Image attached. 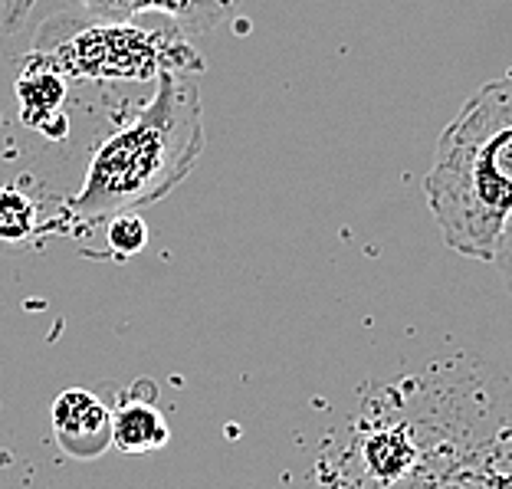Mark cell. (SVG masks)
Segmentation results:
<instances>
[{"label":"cell","mask_w":512,"mask_h":489,"mask_svg":"<svg viewBox=\"0 0 512 489\" xmlns=\"http://www.w3.org/2000/svg\"><path fill=\"white\" fill-rule=\"evenodd\" d=\"M424 194L447 247L493 263L512 214V73L476 89L447 122Z\"/></svg>","instance_id":"6da1fadb"},{"label":"cell","mask_w":512,"mask_h":489,"mask_svg":"<svg viewBox=\"0 0 512 489\" xmlns=\"http://www.w3.org/2000/svg\"><path fill=\"white\" fill-rule=\"evenodd\" d=\"M204 145L197 79L191 73H161L145 106L92 151L83 188L69 197V207L79 217L109 220L158 204L194 171Z\"/></svg>","instance_id":"7a4b0ae2"},{"label":"cell","mask_w":512,"mask_h":489,"mask_svg":"<svg viewBox=\"0 0 512 489\" xmlns=\"http://www.w3.org/2000/svg\"><path fill=\"white\" fill-rule=\"evenodd\" d=\"M30 53L66 79L99 83H148L161 73H204V56L191 46L188 33L165 17L109 20L86 14L79 23L53 17L40 27Z\"/></svg>","instance_id":"3957f363"},{"label":"cell","mask_w":512,"mask_h":489,"mask_svg":"<svg viewBox=\"0 0 512 489\" xmlns=\"http://www.w3.org/2000/svg\"><path fill=\"white\" fill-rule=\"evenodd\" d=\"M40 0H0V27L14 33L30 17ZM89 17L132 20V17H165L188 37H201L220 27L243 0H76Z\"/></svg>","instance_id":"277c9868"},{"label":"cell","mask_w":512,"mask_h":489,"mask_svg":"<svg viewBox=\"0 0 512 489\" xmlns=\"http://www.w3.org/2000/svg\"><path fill=\"white\" fill-rule=\"evenodd\" d=\"M53 437L76 460H99L112 447V407L89 388H66L50 411Z\"/></svg>","instance_id":"5b68a950"},{"label":"cell","mask_w":512,"mask_h":489,"mask_svg":"<svg viewBox=\"0 0 512 489\" xmlns=\"http://www.w3.org/2000/svg\"><path fill=\"white\" fill-rule=\"evenodd\" d=\"M17 99H20V119L27 128L50 138L66 135V115H63V99H66V76L56 73L50 63H43L40 56H27L17 79Z\"/></svg>","instance_id":"8992f818"},{"label":"cell","mask_w":512,"mask_h":489,"mask_svg":"<svg viewBox=\"0 0 512 489\" xmlns=\"http://www.w3.org/2000/svg\"><path fill=\"white\" fill-rule=\"evenodd\" d=\"M171 427L165 414L145 398H128L112 411V447L122 453H155L168 447Z\"/></svg>","instance_id":"52a82bcc"},{"label":"cell","mask_w":512,"mask_h":489,"mask_svg":"<svg viewBox=\"0 0 512 489\" xmlns=\"http://www.w3.org/2000/svg\"><path fill=\"white\" fill-rule=\"evenodd\" d=\"M37 230V204L14 188H0V240L20 243Z\"/></svg>","instance_id":"ba28073f"},{"label":"cell","mask_w":512,"mask_h":489,"mask_svg":"<svg viewBox=\"0 0 512 489\" xmlns=\"http://www.w3.org/2000/svg\"><path fill=\"white\" fill-rule=\"evenodd\" d=\"M106 224H109L106 227V240L119 256H135V253H142L148 247V227L135 211L115 214V217L106 220Z\"/></svg>","instance_id":"9c48e42d"},{"label":"cell","mask_w":512,"mask_h":489,"mask_svg":"<svg viewBox=\"0 0 512 489\" xmlns=\"http://www.w3.org/2000/svg\"><path fill=\"white\" fill-rule=\"evenodd\" d=\"M493 266L499 270V276H503L506 289L512 293V214L506 217L503 234H499V240H496V250H493Z\"/></svg>","instance_id":"30bf717a"},{"label":"cell","mask_w":512,"mask_h":489,"mask_svg":"<svg viewBox=\"0 0 512 489\" xmlns=\"http://www.w3.org/2000/svg\"><path fill=\"white\" fill-rule=\"evenodd\" d=\"M483 483H486V489H512V476L509 473H486Z\"/></svg>","instance_id":"8fae6325"}]
</instances>
